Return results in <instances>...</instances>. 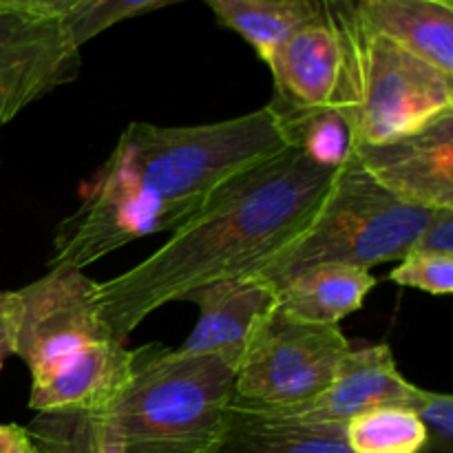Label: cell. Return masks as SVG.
<instances>
[{"instance_id": "6da1fadb", "label": "cell", "mask_w": 453, "mask_h": 453, "mask_svg": "<svg viewBox=\"0 0 453 453\" xmlns=\"http://www.w3.org/2000/svg\"><path fill=\"white\" fill-rule=\"evenodd\" d=\"M343 171L319 166L290 146L221 186L153 255L97 283L113 339L122 343L149 314L199 288L259 273L303 237Z\"/></svg>"}, {"instance_id": "7a4b0ae2", "label": "cell", "mask_w": 453, "mask_h": 453, "mask_svg": "<svg viewBox=\"0 0 453 453\" xmlns=\"http://www.w3.org/2000/svg\"><path fill=\"white\" fill-rule=\"evenodd\" d=\"M288 149L277 113L264 106L197 127L133 122L102 171L131 181L162 202L199 212L221 186Z\"/></svg>"}, {"instance_id": "3957f363", "label": "cell", "mask_w": 453, "mask_h": 453, "mask_svg": "<svg viewBox=\"0 0 453 453\" xmlns=\"http://www.w3.org/2000/svg\"><path fill=\"white\" fill-rule=\"evenodd\" d=\"M237 370L212 354L149 345L111 411L127 453H211L234 398Z\"/></svg>"}, {"instance_id": "277c9868", "label": "cell", "mask_w": 453, "mask_h": 453, "mask_svg": "<svg viewBox=\"0 0 453 453\" xmlns=\"http://www.w3.org/2000/svg\"><path fill=\"white\" fill-rule=\"evenodd\" d=\"M327 4L343 53V104L352 109L361 146L389 144L453 113V75L372 29L357 3Z\"/></svg>"}, {"instance_id": "5b68a950", "label": "cell", "mask_w": 453, "mask_h": 453, "mask_svg": "<svg viewBox=\"0 0 453 453\" xmlns=\"http://www.w3.org/2000/svg\"><path fill=\"white\" fill-rule=\"evenodd\" d=\"M432 212L403 203L361 168L348 166L303 237L273 257L257 274L279 288L292 274L319 264L370 270L401 261L414 248Z\"/></svg>"}, {"instance_id": "8992f818", "label": "cell", "mask_w": 453, "mask_h": 453, "mask_svg": "<svg viewBox=\"0 0 453 453\" xmlns=\"http://www.w3.org/2000/svg\"><path fill=\"white\" fill-rule=\"evenodd\" d=\"M349 352L339 326L290 321L274 308L243 352L234 394L268 407L299 405L330 388Z\"/></svg>"}, {"instance_id": "52a82bcc", "label": "cell", "mask_w": 453, "mask_h": 453, "mask_svg": "<svg viewBox=\"0 0 453 453\" xmlns=\"http://www.w3.org/2000/svg\"><path fill=\"white\" fill-rule=\"evenodd\" d=\"M193 215L195 212L162 202L131 181L100 168L78 211L58 226L49 273H82L93 261L135 239L164 230L173 233Z\"/></svg>"}, {"instance_id": "ba28073f", "label": "cell", "mask_w": 453, "mask_h": 453, "mask_svg": "<svg viewBox=\"0 0 453 453\" xmlns=\"http://www.w3.org/2000/svg\"><path fill=\"white\" fill-rule=\"evenodd\" d=\"M80 47L71 38L58 0H0V119L78 75Z\"/></svg>"}, {"instance_id": "9c48e42d", "label": "cell", "mask_w": 453, "mask_h": 453, "mask_svg": "<svg viewBox=\"0 0 453 453\" xmlns=\"http://www.w3.org/2000/svg\"><path fill=\"white\" fill-rule=\"evenodd\" d=\"M16 296V357L29 367L31 379L84 345L115 341L102 317L97 281L80 270H53L18 290Z\"/></svg>"}, {"instance_id": "30bf717a", "label": "cell", "mask_w": 453, "mask_h": 453, "mask_svg": "<svg viewBox=\"0 0 453 453\" xmlns=\"http://www.w3.org/2000/svg\"><path fill=\"white\" fill-rule=\"evenodd\" d=\"M357 166L403 203L453 211V113L389 144L358 146Z\"/></svg>"}, {"instance_id": "8fae6325", "label": "cell", "mask_w": 453, "mask_h": 453, "mask_svg": "<svg viewBox=\"0 0 453 453\" xmlns=\"http://www.w3.org/2000/svg\"><path fill=\"white\" fill-rule=\"evenodd\" d=\"M418 389L398 372L392 349L383 343L352 349L330 388L323 389L319 396L299 405L273 410L296 423L345 427L357 416L380 407L410 410Z\"/></svg>"}, {"instance_id": "7c38bea8", "label": "cell", "mask_w": 453, "mask_h": 453, "mask_svg": "<svg viewBox=\"0 0 453 453\" xmlns=\"http://www.w3.org/2000/svg\"><path fill=\"white\" fill-rule=\"evenodd\" d=\"M197 303L199 321L181 352L212 354L239 370L252 336L277 308V288L257 273L224 279L190 292Z\"/></svg>"}, {"instance_id": "4fadbf2b", "label": "cell", "mask_w": 453, "mask_h": 453, "mask_svg": "<svg viewBox=\"0 0 453 453\" xmlns=\"http://www.w3.org/2000/svg\"><path fill=\"white\" fill-rule=\"evenodd\" d=\"M265 65L274 80L270 104L283 109L345 106L343 53L327 0H321L319 16L288 38Z\"/></svg>"}, {"instance_id": "5bb4252c", "label": "cell", "mask_w": 453, "mask_h": 453, "mask_svg": "<svg viewBox=\"0 0 453 453\" xmlns=\"http://www.w3.org/2000/svg\"><path fill=\"white\" fill-rule=\"evenodd\" d=\"M131 379V349L118 341L88 343L31 379L29 407L38 414L106 410L118 403Z\"/></svg>"}, {"instance_id": "9a60e30c", "label": "cell", "mask_w": 453, "mask_h": 453, "mask_svg": "<svg viewBox=\"0 0 453 453\" xmlns=\"http://www.w3.org/2000/svg\"><path fill=\"white\" fill-rule=\"evenodd\" d=\"M211 453H352L345 427L305 425L234 394Z\"/></svg>"}, {"instance_id": "2e32d148", "label": "cell", "mask_w": 453, "mask_h": 453, "mask_svg": "<svg viewBox=\"0 0 453 453\" xmlns=\"http://www.w3.org/2000/svg\"><path fill=\"white\" fill-rule=\"evenodd\" d=\"M367 25L418 60L453 75L451 0H361Z\"/></svg>"}, {"instance_id": "e0dca14e", "label": "cell", "mask_w": 453, "mask_h": 453, "mask_svg": "<svg viewBox=\"0 0 453 453\" xmlns=\"http://www.w3.org/2000/svg\"><path fill=\"white\" fill-rule=\"evenodd\" d=\"M376 279L370 270L345 264H319L292 274L277 288V310L290 321L339 326L357 312Z\"/></svg>"}, {"instance_id": "ac0fdd59", "label": "cell", "mask_w": 453, "mask_h": 453, "mask_svg": "<svg viewBox=\"0 0 453 453\" xmlns=\"http://www.w3.org/2000/svg\"><path fill=\"white\" fill-rule=\"evenodd\" d=\"M268 106L281 122L288 146L301 150L319 166L332 168V171L357 166V150L361 142H358L352 109L348 106H326V109Z\"/></svg>"}, {"instance_id": "d6986e66", "label": "cell", "mask_w": 453, "mask_h": 453, "mask_svg": "<svg viewBox=\"0 0 453 453\" xmlns=\"http://www.w3.org/2000/svg\"><path fill=\"white\" fill-rule=\"evenodd\" d=\"M217 20L255 47L264 62L321 12V0H208Z\"/></svg>"}, {"instance_id": "ffe728a7", "label": "cell", "mask_w": 453, "mask_h": 453, "mask_svg": "<svg viewBox=\"0 0 453 453\" xmlns=\"http://www.w3.org/2000/svg\"><path fill=\"white\" fill-rule=\"evenodd\" d=\"M25 432L34 453H127L111 407L38 414Z\"/></svg>"}, {"instance_id": "44dd1931", "label": "cell", "mask_w": 453, "mask_h": 453, "mask_svg": "<svg viewBox=\"0 0 453 453\" xmlns=\"http://www.w3.org/2000/svg\"><path fill=\"white\" fill-rule=\"evenodd\" d=\"M345 441L352 453H423L427 432L414 411L380 407L349 420Z\"/></svg>"}, {"instance_id": "7402d4cb", "label": "cell", "mask_w": 453, "mask_h": 453, "mask_svg": "<svg viewBox=\"0 0 453 453\" xmlns=\"http://www.w3.org/2000/svg\"><path fill=\"white\" fill-rule=\"evenodd\" d=\"M173 0H58L65 25L78 47L127 18L144 16Z\"/></svg>"}, {"instance_id": "603a6c76", "label": "cell", "mask_w": 453, "mask_h": 453, "mask_svg": "<svg viewBox=\"0 0 453 453\" xmlns=\"http://www.w3.org/2000/svg\"><path fill=\"white\" fill-rule=\"evenodd\" d=\"M396 286L416 288L429 295L445 296L453 290V257L410 250L389 273Z\"/></svg>"}, {"instance_id": "cb8c5ba5", "label": "cell", "mask_w": 453, "mask_h": 453, "mask_svg": "<svg viewBox=\"0 0 453 453\" xmlns=\"http://www.w3.org/2000/svg\"><path fill=\"white\" fill-rule=\"evenodd\" d=\"M416 418L427 432V447L423 453H451L453 442V398L449 394L418 389L410 405Z\"/></svg>"}, {"instance_id": "d4e9b609", "label": "cell", "mask_w": 453, "mask_h": 453, "mask_svg": "<svg viewBox=\"0 0 453 453\" xmlns=\"http://www.w3.org/2000/svg\"><path fill=\"white\" fill-rule=\"evenodd\" d=\"M414 252H427V255L453 257V211L441 208L434 211L429 221L425 224L423 233L416 239Z\"/></svg>"}, {"instance_id": "484cf974", "label": "cell", "mask_w": 453, "mask_h": 453, "mask_svg": "<svg viewBox=\"0 0 453 453\" xmlns=\"http://www.w3.org/2000/svg\"><path fill=\"white\" fill-rule=\"evenodd\" d=\"M18 296L16 292H0V370L4 361L16 354Z\"/></svg>"}, {"instance_id": "4316f807", "label": "cell", "mask_w": 453, "mask_h": 453, "mask_svg": "<svg viewBox=\"0 0 453 453\" xmlns=\"http://www.w3.org/2000/svg\"><path fill=\"white\" fill-rule=\"evenodd\" d=\"M0 453H31V442L25 427L0 425Z\"/></svg>"}, {"instance_id": "83f0119b", "label": "cell", "mask_w": 453, "mask_h": 453, "mask_svg": "<svg viewBox=\"0 0 453 453\" xmlns=\"http://www.w3.org/2000/svg\"><path fill=\"white\" fill-rule=\"evenodd\" d=\"M0 127H3V119H0Z\"/></svg>"}, {"instance_id": "f1b7e54d", "label": "cell", "mask_w": 453, "mask_h": 453, "mask_svg": "<svg viewBox=\"0 0 453 453\" xmlns=\"http://www.w3.org/2000/svg\"><path fill=\"white\" fill-rule=\"evenodd\" d=\"M31 453H34V451H31Z\"/></svg>"}]
</instances>
